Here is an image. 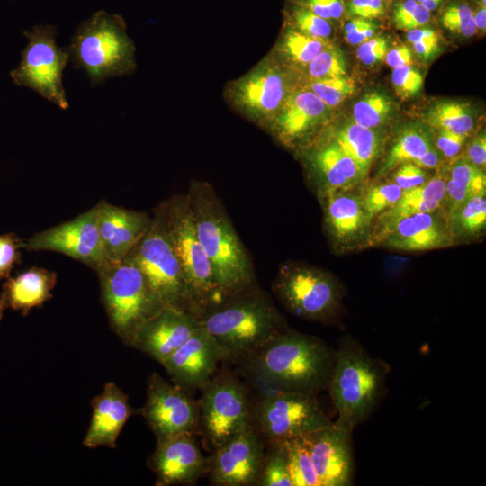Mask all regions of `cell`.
Instances as JSON below:
<instances>
[{
  "instance_id": "obj_54",
  "label": "cell",
  "mask_w": 486,
  "mask_h": 486,
  "mask_svg": "<svg viewBox=\"0 0 486 486\" xmlns=\"http://www.w3.org/2000/svg\"><path fill=\"white\" fill-rule=\"evenodd\" d=\"M297 5L305 7L328 21L331 19L328 0H302Z\"/></svg>"
},
{
  "instance_id": "obj_26",
  "label": "cell",
  "mask_w": 486,
  "mask_h": 486,
  "mask_svg": "<svg viewBox=\"0 0 486 486\" xmlns=\"http://www.w3.org/2000/svg\"><path fill=\"white\" fill-rule=\"evenodd\" d=\"M56 281L54 272L36 266L8 277L3 288L7 306L27 314L51 297Z\"/></svg>"
},
{
  "instance_id": "obj_48",
  "label": "cell",
  "mask_w": 486,
  "mask_h": 486,
  "mask_svg": "<svg viewBox=\"0 0 486 486\" xmlns=\"http://www.w3.org/2000/svg\"><path fill=\"white\" fill-rule=\"evenodd\" d=\"M349 11L361 18H376L384 14L385 3L383 0H351Z\"/></svg>"
},
{
  "instance_id": "obj_28",
  "label": "cell",
  "mask_w": 486,
  "mask_h": 486,
  "mask_svg": "<svg viewBox=\"0 0 486 486\" xmlns=\"http://www.w3.org/2000/svg\"><path fill=\"white\" fill-rule=\"evenodd\" d=\"M486 176L481 167L468 159L458 158L450 166L449 177L446 178V196L449 212L471 197L485 194Z\"/></svg>"
},
{
  "instance_id": "obj_59",
  "label": "cell",
  "mask_w": 486,
  "mask_h": 486,
  "mask_svg": "<svg viewBox=\"0 0 486 486\" xmlns=\"http://www.w3.org/2000/svg\"><path fill=\"white\" fill-rule=\"evenodd\" d=\"M442 0H425L421 4L429 12L435 10Z\"/></svg>"
},
{
  "instance_id": "obj_46",
  "label": "cell",
  "mask_w": 486,
  "mask_h": 486,
  "mask_svg": "<svg viewBox=\"0 0 486 486\" xmlns=\"http://www.w3.org/2000/svg\"><path fill=\"white\" fill-rule=\"evenodd\" d=\"M388 42L382 37H373L359 44L356 57L366 66H373L385 58Z\"/></svg>"
},
{
  "instance_id": "obj_35",
  "label": "cell",
  "mask_w": 486,
  "mask_h": 486,
  "mask_svg": "<svg viewBox=\"0 0 486 486\" xmlns=\"http://www.w3.org/2000/svg\"><path fill=\"white\" fill-rule=\"evenodd\" d=\"M392 108L391 100L384 94L373 91L356 103L353 108V122L374 129L383 124Z\"/></svg>"
},
{
  "instance_id": "obj_30",
  "label": "cell",
  "mask_w": 486,
  "mask_h": 486,
  "mask_svg": "<svg viewBox=\"0 0 486 486\" xmlns=\"http://www.w3.org/2000/svg\"><path fill=\"white\" fill-rule=\"evenodd\" d=\"M331 46L328 40L308 36L287 28L270 54L284 66L306 67L320 51Z\"/></svg>"
},
{
  "instance_id": "obj_24",
  "label": "cell",
  "mask_w": 486,
  "mask_h": 486,
  "mask_svg": "<svg viewBox=\"0 0 486 486\" xmlns=\"http://www.w3.org/2000/svg\"><path fill=\"white\" fill-rule=\"evenodd\" d=\"M92 407L93 416L83 445L114 448L124 424L134 413L128 396L114 382H107L92 400Z\"/></svg>"
},
{
  "instance_id": "obj_37",
  "label": "cell",
  "mask_w": 486,
  "mask_h": 486,
  "mask_svg": "<svg viewBox=\"0 0 486 486\" xmlns=\"http://www.w3.org/2000/svg\"><path fill=\"white\" fill-rule=\"evenodd\" d=\"M304 86L312 91L329 109L341 104L356 90V83L346 76L306 80Z\"/></svg>"
},
{
  "instance_id": "obj_52",
  "label": "cell",
  "mask_w": 486,
  "mask_h": 486,
  "mask_svg": "<svg viewBox=\"0 0 486 486\" xmlns=\"http://www.w3.org/2000/svg\"><path fill=\"white\" fill-rule=\"evenodd\" d=\"M429 19L430 12L418 3L408 22L404 24L402 30L410 31L419 28L428 23Z\"/></svg>"
},
{
  "instance_id": "obj_49",
  "label": "cell",
  "mask_w": 486,
  "mask_h": 486,
  "mask_svg": "<svg viewBox=\"0 0 486 486\" xmlns=\"http://www.w3.org/2000/svg\"><path fill=\"white\" fill-rule=\"evenodd\" d=\"M467 158L469 161L478 167L486 164V138L481 134L474 138L468 146Z\"/></svg>"
},
{
  "instance_id": "obj_31",
  "label": "cell",
  "mask_w": 486,
  "mask_h": 486,
  "mask_svg": "<svg viewBox=\"0 0 486 486\" xmlns=\"http://www.w3.org/2000/svg\"><path fill=\"white\" fill-rule=\"evenodd\" d=\"M432 147L427 131L417 127L408 128L392 145L380 173L384 174L401 164L413 162Z\"/></svg>"
},
{
  "instance_id": "obj_47",
  "label": "cell",
  "mask_w": 486,
  "mask_h": 486,
  "mask_svg": "<svg viewBox=\"0 0 486 486\" xmlns=\"http://www.w3.org/2000/svg\"><path fill=\"white\" fill-rule=\"evenodd\" d=\"M466 137L447 130H439L436 140V148L445 157L453 158L461 151Z\"/></svg>"
},
{
  "instance_id": "obj_12",
  "label": "cell",
  "mask_w": 486,
  "mask_h": 486,
  "mask_svg": "<svg viewBox=\"0 0 486 486\" xmlns=\"http://www.w3.org/2000/svg\"><path fill=\"white\" fill-rule=\"evenodd\" d=\"M253 413L256 428L270 444L304 436L333 424L316 395L294 391L274 390L256 403Z\"/></svg>"
},
{
  "instance_id": "obj_40",
  "label": "cell",
  "mask_w": 486,
  "mask_h": 486,
  "mask_svg": "<svg viewBox=\"0 0 486 486\" xmlns=\"http://www.w3.org/2000/svg\"><path fill=\"white\" fill-rule=\"evenodd\" d=\"M443 26L454 34L471 37L477 32L472 10L464 2H452L441 15Z\"/></svg>"
},
{
  "instance_id": "obj_9",
  "label": "cell",
  "mask_w": 486,
  "mask_h": 486,
  "mask_svg": "<svg viewBox=\"0 0 486 486\" xmlns=\"http://www.w3.org/2000/svg\"><path fill=\"white\" fill-rule=\"evenodd\" d=\"M129 254L163 307L191 312L182 270L167 234L163 202L154 210L147 232Z\"/></svg>"
},
{
  "instance_id": "obj_15",
  "label": "cell",
  "mask_w": 486,
  "mask_h": 486,
  "mask_svg": "<svg viewBox=\"0 0 486 486\" xmlns=\"http://www.w3.org/2000/svg\"><path fill=\"white\" fill-rule=\"evenodd\" d=\"M142 414L158 440H162L184 433L194 434L200 410L184 387L153 373L148 381Z\"/></svg>"
},
{
  "instance_id": "obj_6",
  "label": "cell",
  "mask_w": 486,
  "mask_h": 486,
  "mask_svg": "<svg viewBox=\"0 0 486 486\" xmlns=\"http://www.w3.org/2000/svg\"><path fill=\"white\" fill-rule=\"evenodd\" d=\"M167 234L178 259L190 311L199 317L223 301L201 244L187 194L163 202Z\"/></svg>"
},
{
  "instance_id": "obj_3",
  "label": "cell",
  "mask_w": 486,
  "mask_h": 486,
  "mask_svg": "<svg viewBox=\"0 0 486 486\" xmlns=\"http://www.w3.org/2000/svg\"><path fill=\"white\" fill-rule=\"evenodd\" d=\"M327 390L338 413L334 422L353 433L382 402L387 391L390 366L374 357L357 340L346 335L339 340Z\"/></svg>"
},
{
  "instance_id": "obj_41",
  "label": "cell",
  "mask_w": 486,
  "mask_h": 486,
  "mask_svg": "<svg viewBox=\"0 0 486 486\" xmlns=\"http://www.w3.org/2000/svg\"><path fill=\"white\" fill-rule=\"evenodd\" d=\"M290 17L293 29L313 38L328 40L332 33V27L328 20L315 14L309 9L295 5Z\"/></svg>"
},
{
  "instance_id": "obj_10",
  "label": "cell",
  "mask_w": 486,
  "mask_h": 486,
  "mask_svg": "<svg viewBox=\"0 0 486 486\" xmlns=\"http://www.w3.org/2000/svg\"><path fill=\"white\" fill-rule=\"evenodd\" d=\"M57 27L35 25L24 32L28 42L19 65L10 71L14 83L36 91L66 110L69 104L63 86V71L69 61L67 49L56 43Z\"/></svg>"
},
{
  "instance_id": "obj_27",
  "label": "cell",
  "mask_w": 486,
  "mask_h": 486,
  "mask_svg": "<svg viewBox=\"0 0 486 486\" xmlns=\"http://www.w3.org/2000/svg\"><path fill=\"white\" fill-rule=\"evenodd\" d=\"M446 178L437 175L425 184L404 191L400 200L386 212V222L404 216L437 211L445 202Z\"/></svg>"
},
{
  "instance_id": "obj_43",
  "label": "cell",
  "mask_w": 486,
  "mask_h": 486,
  "mask_svg": "<svg viewBox=\"0 0 486 486\" xmlns=\"http://www.w3.org/2000/svg\"><path fill=\"white\" fill-rule=\"evenodd\" d=\"M23 241L14 233L0 235V279L10 277L14 266L21 262Z\"/></svg>"
},
{
  "instance_id": "obj_8",
  "label": "cell",
  "mask_w": 486,
  "mask_h": 486,
  "mask_svg": "<svg viewBox=\"0 0 486 486\" xmlns=\"http://www.w3.org/2000/svg\"><path fill=\"white\" fill-rule=\"evenodd\" d=\"M297 86L290 68L268 54L229 82L224 97L237 112L266 130Z\"/></svg>"
},
{
  "instance_id": "obj_18",
  "label": "cell",
  "mask_w": 486,
  "mask_h": 486,
  "mask_svg": "<svg viewBox=\"0 0 486 486\" xmlns=\"http://www.w3.org/2000/svg\"><path fill=\"white\" fill-rule=\"evenodd\" d=\"M225 351L200 325L196 331L161 364L174 382L187 388H202L213 376Z\"/></svg>"
},
{
  "instance_id": "obj_50",
  "label": "cell",
  "mask_w": 486,
  "mask_h": 486,
  "mask_svg": "<svg viewBox=\"0 0 486 486\" xmlns=\"http://www.w3.org/2000/svg\"><path fill=\"white\" fill-rule=\"evenodd\" d=\"M412 52L406 45H400L387 51L385 61L392 68L411 65Z\"/></svg>"
},
{
  "instance_id": "obj_5",
  "label": "cell",
  "mask_w": 486,
  "mask_h": 486,
  "mask_svg": "<svg viewBox=\"0 0 486 486\" xmlns=\"http://www.w3.org/2000/svg\"><path fill=\"white\" fill-rule=\"evenodd\" d=\"M69 60L86 71L92 86L113 76L131 74L135 46L119 14L104 10L94 13L76 28L68 48Z\"/></svg>"
},
{
  "instance_id": "obj_21",
  "label": "cell",
  "mask_w": 486,
  "mask_h": 486,
  "mask_svg": "<svg viewBox=\"0 0 486 486\" xmlns=\"http://www.w3.org/2000/svg\"><path fill=\"white\" fill-rule=\"evenodd\" d=\"M97 227L109 263L123 260L147 232L150 215L112 205L104 200L97 204Z\"/></svg>"
},
{
  "instance_id": "obj_17",
  "label": "cell",
  "mask_w": 486,
  "mask_h": 486,
  "mask_svg": "<svg viewBox=\"0 0 486 486\" xmlns=\"http://www.w3.org/2000/svg\"><path fill=\"white\" fill-rule=\"evenodd\" d=\"M320 486L354 484L355 459L352 433L332 425L303 436Z\"/></svg>"
},
{
  "instance_id": "obj_22",
  "label": "cell",
  "mask_w": 486,
  "mask_h": 486,
  "mask_svg": "<svg viewBox=\"0 0 486 486\" xmlns=\"http://www.w3.org/2000/svg\"><path fill=\"white\" fill-rule=\"evenodd\" d=\"M150 465L158 484L173 485L194 482L208 467L194 434L184 433L158 440Z\"/></svg>"
},
{
  "instance_id": "obj_32",
  "label": "cell",
  "mask_w": 486,
  "mask_h": 486,
  "mask_svg": "<svg viewBox=\"0 0 486 486\" xmlns=\"http://www.w3.org/2000/svg\"><path fill=\"white\" fill-rule=\"evenodd\" d=\"M426 122L439 130L465 135L472 130L474 120L467 105L446 101L432 106L426 115Z\"/></svg>"
},
{
  "instance_id": "obj_19",
  "label": "cell",
  "mask_w": 486,
  "mask_h": 486,
  "mask_svg": "<svg viewBox=\"0 0 486 486\" xmlns=\"http://www.w3.org/2000/svg\"><path fill=\"white\" fill-rule=\"evenodd\" d=\"M329 111L312 91L298 85L266 130L285 146L300 145L325 123Z\"/></svg>"
},
{
  "instance_id": "obj_25",
  "label": "cell",
  "mask_w": 486,
  "mask_h": 486,
  "mask_svg": "<svg viewBox=\"0 0 486 486\" xmlns=\"http://www.w3.org/2000/svg\"><path fill=\"white\" fill-rule=\"evenodd\" d=\"M325 224L330 237L338 243L355 240L367 229L369 219L362 198L346 190L320 193Z\"/></svg>"
},
{
  "instance_id": "obj_11",
  "label": "cell",
  "mask_w": 486,
  "mask_h": 486,
  "mask_svg": "<svg viewBox=\"0 0 486 486\" xmlns=\"http://www.w3.org/2000/svg\"><path fill=\"white\" fill-rule=\"evenodd\" d=\"M273 291L291 313L318 321L335 318L342 298L341 287L330 274L296 263L280 267Z\"/></svg>"
},
{
  "instance_id": "obj_38",
  "label": "cell",
  "mask_w": 486,
  "mask_h": 486,
  "mask_svg": "<svg viewBox=\"0 0 486 486\" xmlns=\"http://www.w3.org/2000/svg\"><path fill=\"white\" fill-rule=\"evenodd\" d=\"M307 80L346 76L343 53L334 46L320 51L306 67Z\"/></svg>"
},
{
  "instance_id": "obj_29",
  "label": "cell",
  "mask_w": 486,
  "mask_h": 486,
  "mask_svg": "<svg viewBox=\"0 0 486 486\" xmlns=\"http://www.w3.org/2000/svg\"><path fill=\"white\" fill-rule=\"evenodd\" d=\"M365 175L380 150V138L373 129L348 122L338 128L332 139Z\"/></svg>"
},
{
  "instance_id": "obj_20",
  "label": "cell",
  "mask_w": 486,
  "mask_h": 486,
  "mask_svg": "<svg viewBox=\"0 0 486 486\" xmlns=\"http://www.w3.org/2000/svg\"><path fill=\"white\" fill-rule=\"evenodd\" d=\"M199 327L194 314L179 308L164 307L140 326L130 345L162 363Z\"/></svg>"
},
{
  "instance_id": "obj_13",
  "label": "cell",
  "mask_w": 486,
  "mask_h": 486,
  "mask_svg": "<svg viewBox=\"0 0 486 486\" xmlns=\"http://www.w3.org/2000/svg\"><path fill=\"white\" fill-rule=\"evenodd\" d=\"M201 389L202 424L214 448L251 425L246 389L234 375L228 372L213 375Z\"/></svg>"
},
{
  "instance_id": "obj_34",
  "label": "cell",
  "mask_w": 486,
  "mask_h": 486,
  "mask_svg": "<svg viewBox=\"0 0 486 486\" xmlns=\"http://www.w3.org/2000/svg\"><path fill=\"white\" fill-rule=\"evenodd\" d=\"M292 486H320L303 436L284 441Z\"/></svg>"
},
{
  "instance_id": "obj_4",
  "label": "cell",
  "mask_w": 486,
  "mask_h": 486,
  "mask_svg": "<svg viewBox=\"0 0 486 486\" xmlns=\"http://www.w3.org/2000/svg\"><path fill=\"white\" fill-rule=\"evenodd\" d=\"M198 320L228 359L248 357L289 328L268 297L252 287L224 299Z\"/></svg>"
},
{
  "instance_id": "obj_14",
  "label": "cell",
  "mask_w": 486,
  "mask_h": 486,
  "mask_svg": "<svg viewBox=\"0 0 486 486\" xmlns=\"http://www.w3.org/2000/svg\"><path fill=\"white\" fill-rule=\"evenodd\" d=\"M22 248L62 253L94 269L109 264L97 227L96 205L76 218L34 234Z\"/></svg>"
},
{
  "instance_id": "obj_57",
  "label": "cell",
  "mask_w": 486,
  "mask_h": 486,
  "mask_svg": "<svg viewBox=\"0 0 486 486\" xmlns=\"http://www.w3.org/2000/svg\"><path fill=\"white\" fill-rule=\"evenodd\" d=\"M331 19H339L344 13L343 0H328Z\"/></svg>"
},
{
  "instance_id": "obj_44",
  "label": "cell",
  "mask_w": 486,
  "mask_h": 486,
  "mask_svg": "<svg viewBox=\"0 0 486 486\" xmlns=\"http://www.w3.org/2000/svg\"><path fill=\"white\" fill-rule=\"evenodd\" d=\"M407 40L412 44L415 53L424 59L430 58L439 49V37L432 29L410 30L407 32Z\"/></svg>"
},
{
  "instance_id": "obj_2",
  "label": "cell",
  "mask_w": 486,
  "mask_h": 486,
  "mask_svg": "<svg viewBox=\"0 0 486 486\" xmlns=\"http://www.w3.org/2000/svg\"><path fill=\"white\" fill-rule=\"evenodd\" d=\"M186 194L199 240L223 299L251 288L252 263L212 186L192 180Z\"/></svg>"
},
{
  "instance_id": "obj_23",
  "label": "cell",
  "mask_w": 486,
  "mask_h": 486,
  "mask_svg": "<svg viewBox=\"0 0 486 486\" xmlns=\"http://www.w3.org/2000/svg\"><path fill=\"white\" fill-rule=\"evenodd\" d=\"M384 244L402 251H425L453 243L449 225L436 213L422 212L385 222Z\"/></svg>"
},
{
  "instance_id": "obj_36",
  "label": "cell",
  "mask_w": 486,
  "mask_h": 486,
  "mask_svg": "<svg viewBox=\"0 0 486 486\" xmlns=\"http://www.w3.org/2000/svg\"><path fill=\"white\" fill-rule=\"evenodd\" d=\"M271 451L264 457L256 484L262 486H292L287 451L284 442L271 443Z\"/></svg>"
},
{
  "instance_id": "obj_61",
  "label": "cell",
  "mask_w": 486,
  "mask_h": 486,
  "mask_svg": "<svg viewBox=\"0 0 486 486\" xmlns=\"http://www.w3.org/2000/svg\"><path fill=\"white\" fill-rule=\"evenodd\" d=\"M416 1L421 4V3H423L425 0H416Z\"/></svg>"
},
{
  "instance_id": "obj_7",
  "label": "cell",
  "mask_w": 486,
  "mask_h": 486,
  "mask_svg": "<svg viewBox=\"0 0 486 486\" xmlns=\"http://www.w3.org/2000/svg\"><path fill=\"white\" fill-rule=\"evenodd\" d=\"M112 328L128 344L140 326L164 308L132 256L97 271Z\"/></svg>"
},
{
  "instance_id": "obj_33",
  "label": "cell",
  "mask_w": 486,
  "mask_h": 486,
  "mask_svg": "<svg viewBox=\"0 0 486 486\" xmlns=\"http://www.w3.org/2000/svg\"><path fill=\"white\" fill-rule=\"evenodd\" d=\"M449 229L452 236L468 237L476 235L486 225L485 194H477L449 212Z\"/></svg>"
},
{
  "instance_id": "obj_60",
  "label": "cell",
  "mask_w": 486,
  "mask_h": 486,
  "mask_svg": "<svg viewBox=\"0 0 486 486\" xmlns=\"http://www.w3.org/2000/svg\"><path fill=\"white\" fill-rule=\"evenodd\" d=\"M6 307H7V303H6V301H5V297H4V294L2 292L1 296H0V321L2 320L4 310H5Z\"/></svg>"
},
{
  "instance_id": "obj_53",
  "label": "cell",
  "mask_w": 486,
  "mask_h": 486,
  "mask_svg": "<svg viewBox=\"0 0 486 486\" xmlns=\"http://www.w3.org/2000/svg\"><path fill=\"white\" fill-rule=\"evenodd\" d=\"M440 162L441 155L438 149L432 147L412 163L424 169H432L437 167Z\"/></svg>"
},
{
  "instance_id": "obj_58",
  "label": "cell",
  "mask_w": 486,
  "mask_h": 486,
  "mask_svg": "<svg viewBox=\"0 0 486 486\" xmlns=\"http://www.w3.org/2000/svg\"><path fill=\"white\" fill-rule=\"evenodd\" d=\"M473 20L477 30L485 31L486 28V7L480 5V7L473 12Z\"/></svg>"
},
{
  "instance_id": "obj_42",
  "label": "cell",
  "mask_w": 486,
  "mask_h": 486,
  "mask_svg": "<svg viewBox=\"0 0 486 486\" xmlns=\"http://www.w3.org/2000/svg\"><path fill=\"white\" fill-rule=\"evenodd\" d=\"M392 82L397 95L401 99H408L420 91L423 76L411 65H405L393 68Z\"/></svg>"
},
{
  "instance_id": "obj_16",
  "label": "cell",
  "mask_w": 486,
  "mask_h": 486,
  "mask_svg": "<svg viewBox=\"0 0 486 486\" xmlns=\"http://www.w3.org/2000/svg\"><path fill=\"white\" fill-rule=\"evenodd\" d=\"M263 443L252 424L215 448L208 466L215 484L246 486L256 484L264 461Z\"/></svg>"
},
{
  "instance_id": "obj_55",
  "label": "cell",
  "mask_w": 486,
  "mask_h": 486,
  "mask_svg": "<svg viewBox=\"0 0 486 486\" xmlns=\"http://www.w3.org/2000/svg\"><path fill=\"white\" fill-rule=\"evenodd\" d=\"M375 33V24L353 32L345 33L346 40L351 45H359L373 38Z\"/></svg>"
},
{
  "instance_id": "obj_45",
  "label": "cell",
  "mask_w": 486,
  "mask_h": 486,
  "mask_svg": "<svg viewBox=\"0 0 486 486\" xmlns=\"http://www.w3.org/2000/svg\"><path fill=\"white\" fill-rule=\"evenodd\" d=\"M429 179V175L424 168L412 162H407L399 166L393 175L392 182L404 192L418 187Z\"/></svg>"
},
{
  "instance_id": "obj_39",
  "label": "cell",
  "mask_w": 486,
  "mask_h": 486,
  "mask_svg": "<svg viewBox=\"0 0 486 486\" xmlns=\"http://www.w3.org/2000/svg\"><path fill=\"white\" fill-rule=\"evenodd\" d=\"M403 191L395 183L388 182L370 187L362 197L363 204L370 220L381 212L392 207Z\"/></svg>"
},
{
  "instance_id": "obj_56",
  "label": "cell",
  "mask_w": 486,
  "mask_h": 486,
  "mask_svg": "<svg viewBox=\"0 0 486 486\" xmlns=\"http://www.w3.org/2000/svg\"><path fill=\"white\" fill-rule=\"evenodd\" d=\"M369 19L364 18H356L348 22L345 26V33L353 32L361 29H364L374 25Z\"/></svg>"
},
{
  "instance_id": "obj_51",
  "label": "cell",
  "mask_w": 486,
  "mask_h": 486,
  "mask_svg": "<svg viewBox=\"0 0 486 486\" xmlns=\"http://www.w3.org/2000/svg\"><path fill=\"white\" fill-rule=\"evenodd\" d=\"M418 4L416 0H404L397 4L393 12V22L399 29L403 28L409 18Z\"/></svg>"
},
{
  "instance_id": "obj_1",
  "label": "cell",
  "mask_w": 486,
  "mask_h": 486,
  "mask_svg": "<svg viewBox=\"0 0 486 486\" xmlns=\"http://www.w3.org/2000/svg\"><path fill=\"white\" fill-rule=\"evenodd\" d=\"M335 355L320 338L288 328L248 358L263 385L317 395L328 388Z\"/></svg>"
}]
</instances>
